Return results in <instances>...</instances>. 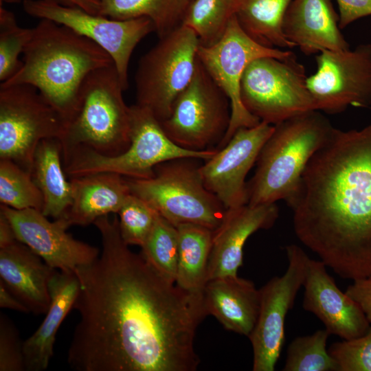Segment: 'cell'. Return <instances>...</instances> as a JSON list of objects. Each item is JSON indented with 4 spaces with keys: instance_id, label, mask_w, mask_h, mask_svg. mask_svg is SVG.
I'll use <instances>...</instances> for the list:
<instances>
[{
    "instance_id": "cell-19",
    "label": "cell",
    "mask_w": 371,
    "mask_h": 371,
    "mask_svg": "<svg viewBox=\"0 0 371 371\" xmlns=\"http://www.w3.org/2000/svg\"><path fill=\"white\" fill-rule=\"evenodd\" d=\"M278 215L276 203L247 204L227 210L221 225L213 232L207 280L236 276L247 240L259 229L273 227Z\"/></svg>"
},
{
    "instance_id": "cell-40",
    "label": "cell",
    "mask_w": 371,
    "mask_h": 371,
    "mask_svg": "<svg viewBox=\"0 0 371 371\" xmlns=\"http://www.w3.org/2000/svg\"><path fill=\"white\" fill-rule=\"evenodd\" d=\"M60 5L78 8L89 13L100 15V0H47Z\"/></svg>"
},
{
    "instance_id": "cell-12",
    "label": "cell",
    "mask_w": 371,
    "mask_h": 371,
    "mask_svg": "<svg viewBox=\"0 0 371 371\" xmlns=\"http://www.w3.org/2000/svg\"><path fill=\"white\" fill-rule=\"evenodd\" d=\"M293 54L289 50L267 47L255 41L241 28L236 15L218 42L208 47L199 44L198 58L231 103L229 126L217 149L223 147L238 128L260 122L245 108L240 99V81L247 67L261 57L283 59Z\"/></svg>"
},
{
    "instance_id": "cell-25",
    "label": "cell",
    "mask_w": 371,
    "mask_h": 371,
    "mask_svg": "<svg viewBox=\"0 0 371 371\" xmlns=\"http://www.w3.org/2000/svg\"><path fill=\"white\" fill-rule=\"evenodd\" d=\"M31 175L43 196L42 213L54 219L63 216L71 203L72 188L64 169L58 139H45L38 144Z\"/></svg>"
},
{
    "instance_id": "cell-7",
    "label": "cell",
    "mask_w": 371,
    "mask_h": 371,
    "mask_svg": "<svg viewBox=\"0 0 371 371\" xmlns=\"http://www.w3.org/2000/svg\"><path fill=\"white\" fill-rule=\"evenodd\" d=\"M130 113L129 146L114 156L102 155L89 150L73 153L63 161L68 177L112 172L126 178L146 179L154 175V168L159 164L184 157L205 161L218 150L183 148L168 137L160 122L148 109L135 104L130 106Z\"/></svg>"
},
{
    "instance_id": "cell-31",
    "label": "cell",
    "mask_w": 371,
    "mask_h": 371,
    "mask_svg": "<svg viewBox=\"0 0 371 371\" xmlns=\"http://www.w3.org/2000/svg\"><path fill=\"white\" fill-rule=\"evenodd\" d=\"M1 204L21 210L34 209L42 212L43 194L31 173L9 159H0Z\"/></svg>"
},
{
    "instance_id": "cell-10",
    "label": "cell",
    "mask_w": 371,
    "mask_h": 371,
    "mask_svg": "<svg viewBox=\"0 0 371 371\" xmlns=\"http://www.w3.org/2000/svg\"><path fill=\"white\" fill-rule=\"evenodd\" d=\"M229 98L197 56L193 76L177 98L168 118L160 124L176 144L192 150L217 149L231 121Z\"/></svg>"
},
{
    "instance_id": "cell-8",
    "label": "cell",
    "mask_w": 371,
    "mask_h": 371,
    "mask_svg": "<svg viewBox=\"0 0 371 371\" xmlns=\"http://www.w3.org/2000/svg\"><path fill=\"white\" fill-rule=\"evenodd\" d=\"M159 39L141 57L135 82L136 104L161 122L170 117L177 98L193 76L199 41L183 25Z\"/></svg>"
},
{
    "instance_id": "cell-35",
    "label": "cell",
    "mask_w": 371,
    "mask_h": 371,
    "mask_svg": "<svg viewBox=\"0 0 371 371\" xmlns=\"http://www.w3.org/2000/svg\"><path fill=\"white\" fill-rule=\"evenodd\" d=\"M328 350L338 371H371V326L364 335L334 342Z\"/></svg>"
},
{
    "instance_id": "cell-9",
    "label": "cell",
    "mask_w": 371,
    "mask_h": 371,
    "mask_svg": "<svg viewBox=\"0 0 371 371\" xmlns=\"http://www.w3.org/2000/svg\"><path fill=\"white\" fill-rule=\"evenodd\" d=\"M307 77L295 54L283 59L257 58L243 75L242 103L260 122L271 125L317 110L307 87Z\"/></svg>"
},
{
    "instance_id": "cell-16",
    "label": "cell",
    "mask_w": 371,
    "mask_h": 371,
    "mask_svg": "<svg viewBox=\"0 0 371 371\" xmlns=\"http://www.w3.org/2000/svg\"><path fill=\"white\" fill-rule=\"evenodd\" d=\"M273 129L274 125L264 122L240 128L223 147L200 165L205 186L227 210L247 204L246 176Z\"/></svg>"
},
{
    "instance_id": "cell-15",
    "label": "cell",
    "mask_w": 371,
    "mask_h": 371,
    "mask_svg": "<svg viewBox=\"0 0 371 371\" xmlns=\"http://www.w3.org/2000/svg\"><path fill=\"white\" fill-rule=\"evenodd\" d=\"M317 69L307 77L317 111L336 114L348 106L371 105V44L355 49L326 50L315 57Z\"/></svg>"
},
{
    "instance_id": "cell-6",
    "label": "cell",
    "mask_w": 371,
    "mask_h": 371,
    "mask_svg": "<svg viewBox=\"0 0 371 371\" xmlns=\"http://www.w3.org/2000/svg\"><path fill=\"white\" fill-rule=\"evenodd\" d=\"M196 159L184 157L159 164L149 178L125 177L131 193L175 226L191 223L215 231L227 209L205 186Z\"/></svg>"
},
{
    "instance_id": "cell-37",
    "label": "cell",
    "mask_w": 371,
    "mask_h": 371,
    "mask_svg": "<svg viewBox=\"0 0 371 371\" xmlns=\"http://www.w3.org/2000/svg\"><path fill=\"white\" fill-rule=\"evenodd\" d=\"M339 25L343 29L354 21L371 15V0H336Z\"/></svg>"
},
{
    "instance_id": "cell-13",
    "label": "cell",
    "mask_w": 371,
    "mask_h": 371,
    "mask_svg": "<svg viewBox=\"0 0 371 371\" xmlns=\"http://www.w3.org/2000/svg\"><path fill=\"white\" fill-rule=\"evenodd\" d=\"M23 6L29 15L65 25L102 47L111 57L124 91L128 87V69L134 49L155 30L146 17L115 20L47 0H24Z\"/></svg>"
},
{
    "instance_id": "cell-3",
    "label": "cell",
    "mask_w": 371,
    "mask_h": 371,
    "mask_svg": "<svg viewBox=\"0 0 371 371\" xmlns=\"http://www.w3.org/2000/svg\"><path fill=\"white\" fill-rule=\"evenodd\" d=\"M21 60L19 71L1 86L27 84L36 87L60 114L65 125L75 110L87 75L113 63L90 39L48 19H41L34 27Z\"/></svg>"
},
{
    "instance_id": "cell-28",
    "label": "cell",
    "mask_w": 371,
    "mask_h": 371,
    "mask_svg": "<svg viewBox=\"0 0 371 371\" xmlns=\"http://www.w3.org/2000/svg\"><path fill=\"white\" fill-rule=\"evenodd\" d=\"M193 0H100V15L115 20L148 18L161 38L182 25Z\"/></svg>"
},
{
    "instance_id": "cell-22",
    "label": "cell",
    "mask_w": 371,
    "mask_h": 371,
    "mask_svg": "<svg viewBox=\"0 0 371 371\" xmlns=\"http://www.w3.org/2000/svg\"><path fill=\"white\" fill-rule=\"evenodd\" d=\"M205 309L225 329L249 337L256 324L260 291L249 280L229 276L210 280L203 291Z\"/></svg>"
},
{
    "instance_id": "cell-36",
    "label": "cell",
    "mask_w": 371,
    "mask_h": 371,
    "mask_svg": "<svg viewBox=\"0 0 371 371\" xmlns=\"http://www.w3.org/2000/svg\"><path fill=\"white\" fill-rule=\"evenodd\" d=\"M25 370L23 342L12 322L0 314V371Z\"/></svg>"
},
{
    "instance_id": "cell-29",
    "label": "cell",
    "mask_w": 371,
    "mask_h": 371,
    "mask_svg": "<svg viewBox=\"0 0 371 371\" xmlns=\"http://www.w3.org/2000/svg\"><path fill=\"white\" fill-rule=\"evenodd\" d=\"M236 5L237 0H193L182 25L196 34L201 45L210 46L224 35Z\"/></svg>"
},
{
    "instance_id": "cell-23",
    "label": "cell",
    "mask_w": 371,
    "mask_h": 371,
    "mask_svg": "<svg viewBox=\"0 0 371 371\" xmlns=\"http://www.w3.org/2000/svg\"><path fill=\"white\" fill-rule=\"evenodd\" d=\"M69 179L72 201L61 216L69 226H86L101 216L117 214L131 194L126 178L115 173L96 172Z\"/></svg>"
},
{
    "instance_id": "cell-38",
    "label": "cell",
    "mask_w": 371,
    "mask_h": 371,
    "mask_svg": "<svg viewBox=\"0 0 371 371\" xmlns=\"http://www.w3.org/2000/svg\"><path fill=\"white\" fill-rule=\"evenodd\" d=\"M345 293L359 304L371 324V275L352 280Z\"/></svg>"
},
{
    "instance_id": "cell-30",
    "label": "cell",
    "mask_w": 371,
    "mask_h": 371,
    "mask_svg": "<svg viewBox=\"0 0 371 371\" xmlns=\"http://www.w3.org/2000/svg\"><path fill=\"white\" fill-rule=\"evenodd\" d=\"M141 248L147 262L164 278L175 282L179 252L177 227L158 214Z\"/></svg>"
},
{
    "instance_id": "cell-39",
    "label": "cell",
    "mask_w": 371,
    "mask_h": 371,
    "mask_svg": "<svg viewBox=\"0 0 371 371\" xmlns=\"http://www.w3.org/2000/svg\"><path fill=\"white\" fill-rule=\"evenodd\" d=\"M0 307L25 313H30L28 308L15 297L0 281Z\"/></svg>"
},
{
    "instance_id": "cell-42",
    "label": "cell",
    "mask_w": 371,
    "mask_h": 371,
    "mask_svg": "<svg viewBox=\"0 0 371 371\" xmlns=\"http://www.w3.org/2000/svg\"><path fill=\"white\" fill-rule=\"evenodd\" d=\"M24 0H0V4H3V3H21V1H23Z\"/></svg>"
},
{
    "instance_id": "cell-11",
    "label": "cell",
    "mask_w": 371,
    "mask_h": 371,
    "mask_svg": "<svg viewBox=\"0 0 371 371\" xmlns=\"http://www.w3.org/2000/svg\"><path fill=\"white\" fill-rule=\"evenodd\" d=\"M65 122L34 87L0 86V159L31 173L34 155L43 139H60Z\"/></svg>"
},
{
    "instance_id": "cell-33",
    "label": "cell",
    "mask_w": 371,
    "mask_h": 371,
    "mask_svg": "<svg viewBox=\"0 0 371 371\" xmlns=\"http://www.w3.org/2000/svg\"><path fill=\"white\" fill-rule=\"evenodd\" d=\"M34 28L18 25L14 14L0 4V81L3 83L21 69L19 55L32 37Z\"/></svg>"
},
{
    "instance_id": "cell-17",
    "label": "cell",
    "mask_w": 371,
    "mask_h": 371,
    "mask_svg": "<svg viewBox=\"0 0 371 371\" xmlns=\"http://www.w3.org/2000/svg\"><path fill=\"white\" fill-rule=\"evenodd\" d=\"M0 212L9 221L16 239L53 269L75 273L100 254L97 247L67 233L70 226L63 217L50 221L38 210H18L1 204Z\"/></svg>"
},
{
    "instance_id": "cell-32",
    "label": "cell",
    "mask_w": 371,
    "mask_h": 371,
    "mask_svg": "<svg viewBox=\"0 0 371 371\" xmlns=\"http://www.w3.org/2000/svg\"><path fill=\"white\" fill-rule=\"evenodd\" d=\"M331 335L326 329L295 337L289 345L284 371H338L330 355L327 341Z\"/></svg>"
},
{
    "instance_id": "cell-26",
    "label": "cell",
    "mask_w": 371,
    "mask_h": 371,
    "mask_svg": "<svg viewBox=\"0 0 371 371\" xmlns=\"http://www.w3.org/2000/svg\"><path fill=\"white\" fill-rule=\"evenodd\" d=\"M176 227L179 252L175 283L187 292L202 294L207 282V265L214 231L191 223Z\"/></svg>"
},
{
    "instance_id": "cell-18",
    "label": "cell",
    "mask_w": 371,
    "mask_h": 371,
    "mask_svg": "<svg viewBox=\"0 0 371 371\" xmlns=\"http://www.w3.org/2000/svg\"><path fill=\"white\" fill-rule=\"evenodd\" d=\"M320 260L308 257L303 286L302 306L314 314L330 335L349 339L364 335L370 327L359 304L342 292Z\"/></svg>"
},
{
    "instance_id": "cell-21",
    "label": "cell",
    "mask_w": 371,
    "mask_h": 371,
    "mask_svg": "<svg viewBox=\"0 0 371 371\" xmlns=\"http://www.w3.org/2000/svg\"><path fill=\"white\" fill-rule=\"evenodd\" d=\"M56 270L18 240L0 248V281L34 314L47 313Z\"/></svg>"
},
{
    "instance_id": "cell-5",
    "label": "cell",
    "mask_w": 371,
    "mask_h": 371,
    "mask_svg": "<svg viewBox=\"0 0 371 371\" xmlns=\"http://www.w3.org/2000/svg\"><path fill=\"white\" fill-rule=\"evenodd\" d=\"M123 91L114 63L87 75L59 139L63 161L80 150L114 156L129 146L130 106L124 102Z\"/></svg>"
},
{
    "instance_id": "cell-2",
    "label": "cell",
    "mask_w": 371,
    "mask_h": 371,
    "mask_svg": "<svg viewBox=\"0 0 371 371\" xmlns=\"http://www.w3.org/2000/svg\"><path fill=\"white\" fill-rule=\"evenodd\" d=\"M295 234L344 279L371 275V123L335 128L308 161L293 197Z\"/></svg>"
},
{
    "instance_id": "cell-14",
    "label": "cell",
    "mask_w": 371,
    "mask_h": 371,
    "mask_svg": "<svg viewBox=\"0 0 371 371\" xmlns=\"http://www.w3.org/2000/svg\"><path fill=\"white\" fill-rule=\"evenodd\" d=\"M288 267L261 289L258 316L248 337L253 349L254 371H273L285 341L286 316L303 286L308 256L299 246L285 247Z\"/></svg>"
},
{
    "instance_id": "cell-4",
    "label": "cell",
    "mask_w": 371,
    "mask_h": 371,
    "mask_svg": "<svg viewBox=\"0 0 371 371\" xmlns=\"http://www.w3.org/2000/svg\"><path fill=\"white\" fill-rule=\"evenodd\" d=\"M334 129L317 110L274 125L260 150L254 175L247 182V204L290 201L298 190L308 161L330 139Z\"/></svg>"
},
{
    "instance_id": "cell-41",
    "label": "cell",
    "mask_w": 371,
    "mask_h": 371,
    "mask_svg": "<svg viewBox=\"0 0 371 371\" xmlns=\"http://www.w3.org/2000/svg\"><path fill=\"white\" fill-rule=\"evenodd\" d=\"M17 240L14 230L5 216L0 212V248Z\"/></svg>"
},
{
    "instance_id": "cell-20",
    "label": "cell",
    "mask_w": 371,
    "mask_h": 371,
    "mask_svg": "<svg viewBox=\"0 0 371 371\" xmlns=\"http://www.w3.org/2000/svg\"><path fill=\"white\" fill-rule=\"evenodd\" d=\"M332 0H291L283 21L286 38L305 55L350 49Z\"/></svg>"
},
{
    "instance_id": "cell-24",
    "label": "cell",
    "mask_w": 371,
    "mask_h": 371,
    "mask_svg": "<svg viewBox=\"0 0 371 371\" xmlns=\"http://www.w3.org/2000/svg\"><path fill=\"white\" fill-rule=\"evenodd\" d=\"M79 282L74 272L56 270L49 284L51 302L45 317L37 330L23 341L25 368L27 371H43L53 357L58 330L73 308Z\"/></svg>"
},
{
    "instance_id": "cell-27",
    "label": "cell",
    "mask_w": 371,
    "mask_h": 371,
    "mask_svg": "<svg viewBox=\"0 0 371 371\" xmlns=\"http://www.w3.org/2000/svg\"><path fill=\"white\" fill-rule=\"evenodd\" d=\"M291 0H237L236 17L243 31L271 48H293L283 32V21Z\"/></svg>"
},
{
    "instance_id": "cell-34",
    "label": "cell",
    "mask_w": 371,
    "mask_h": 371,
    "mask_svg": "<svg viewBox=\"0 0 371 371\" xmlns=\"http://www.w3.org/2000/svg\"><path fill=\"white\" fill-rule=\"evenodd\" d=\"M123 241L142 247L150 234L158 213L146 202L131 193L117 213Z\"/></svg>"
},
{
    "instance_id": "cell-1",
    "label": "cell",
    "mask_w": 371,
    "mask_h": 371,
    "mask_svg": "<svg viewBox=\"0 0 371 371\" xmlns=\"http://www.w3.org/2000/svg\"><path fill=\"white\" fill-rule=\"evenodd\" d=\"M102 251L75 272L80 315L67 352L76 371H194L203 294L161 276L122 240L118 217L93 223Z\"/></svg>"
}]
</instances>
